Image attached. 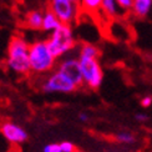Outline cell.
<instances>
[{"label":"cell","mask_w":152,"mask_h":152,"mask_svg":"<svg viewBox=\"0 0 152 152\" xmlns=\"http://www.w3.org/2000/svg\"><path fill=\"white\" fill-rule=\"evenodd\" d=\"M81 6L87 11H97L101 8L102 0H80Z\"/></svg>","instance_id":"5bb4252c"},{"label":"cell","mask_w":152,"mask_h":152,"mask_svg":"<svg viewBox=\"0 0 152 152\" xmlns=\"http://www.w3.org/2000/svg\"><path fill=\"white\" fill-rule=\"evenodd\" d=\"M117 3L116 0H102L101 4V9L107 16H115L117 14Z\"/></svg>","instance_id":"4fadbf2b"},{"label":"cell","mask_w":152,"mask_h":152,"mask_svg":"<svg viewBox=\"0 0 152 152\" xmlns=\"http://www.w3.org/2000/svg\"><path fill=\"white\" fill-rule=\"evenodd\" d=\"M44 152H62L60 148V145L58 143H50L44 147Z\"/></svg>","instance_id":"ac0fdd59"},{"label":"cell","mask_w":152,"mask_h":152,"mask_svg":"<svg viewBox=\"0 0 152 152\" xmlns=\"http://www.w3.org/2000/svg\"><path fill=\"white\" fill-rule=\"evenodd\" d=\"M141 105L142 107H150L152 105V97L151 96H146L141 100Z\"/></svg>","instance_id":"d6986e66"},{"label":"cell","mask_w":152,"mask_h":152,"mask_svg":"<svg viewBox=\"0 0 152 152\" xmlns=\"http://www.w3.org/2000/svg\"><path fill=\"white\" fill-rule=\"evenodd\" d=\"M152 8V0H134L132 11L138 18H145Z\"/></svg>","instance_id":"30bf717a"},{"label":"cell","mask_w":152,"mask_h":152,"mask_svg":"<svg viewBox=\"0 0 152 152\" xmlns=\"http://www.w3.org/2000/svg\"><path fill=\"white\" fill-rule=\"evenodd\" d=\"M49 10H51L64 25H70L77 16V4L70 0H49Z\"/></svg>","instance_id":"5b68a950"},{"label":"cell","mask_w":152,"mask_h":152,"mask_svg":"<svg viewBox=\"0 0 152 152\" xmlns=\"http://www.w3.org/2000/svg\"><path fill=\"white\" fill-rule=\"evenodd\" d=\"M79 118L81 120V121H87V120H88V116L86 115V113H80V115H79Z\"/></svg>","instance_id":"44dd1931"},{"label":"cell","mask_w":152,"mask_h":152,"mask_svg":"<svg viewBox=\"0 0 152 152\" xmlns=\"http://www.w3.org/2000/svg\"><path fill=\"white\" fill-rule=\"evenodd\" d=\"M116 140L121 143H134L135 136L130 134V132H120V134L116 135Z\"/></svg>","instance_id":"9a60e30c"},{"label":"cell","mask_w":152,"mask_h":152,"mask_svg":"<svg viewBox=\"0 0 152 152\" xmlns=\"http://www.w3.org/2000/svg\"><path fill=\"white\" fill-rule=\"evenodd\" d=\"M60 148L62 152H76V147L75 145L69 142V141H64L60 143Z\"/></svg>","instance_id":"2e32d148"},{"label":"cell","mask_w":152,"mask_h":152,"mask_svg":"<svg viewBox=\"0 0 152 152\" xmlns=\"http://www.w3.org/2000/svg\"><path fill=\"white\" fill-rule=\"evenodd\" d=\"M30 67L35 74H45L53 70L55 65V56L48 48L46 41H35L29 49Z\"/></svg>","instance_id":"7a4b0ae2"},{"label":"cell","mask_w":152,"mask_h":152,"mask_svg":"<svg viewBox=\"0 0 152 152\" xmlns=\"http://www.w3.org/2000/svg\"><path fill=\"white\" fill-rule=\"evenodd\" d=\"M30 45L20 36H12L8 46V60L6 64L11 71L19 75L28 74L30 67V58H29Z\"/></svg>","instance_id":"6da1fadb"},{"label":"cell","mask_w":152,"mask_h":152,"mask_svg":"<svg viewBox=\"0 0 152 152\" xmlns=\"http://www.w3.org/2000/svg\"><path fill=\"white\" fill-rule=\"evenodd\" d=\"M59 71H61L67 79H70L77 86V88L84 85V79H82V72H81V66L79 60L67 59L65 61H62L59 66Z\"/></svg>","instance_id":"52a82bcc"},{"label":"cell","mask_w":152,"mask_h":152,"mask_svg":"<svg viewBox=\"0 0 152 152\" xmlns=\"http://www.w3.org/2000/svg\"><path fill=\"white\" fill-rule=\"evenodd\" d=\"M3 136L11 143H23L28 140V134L23 127L12 122H3L0 125Z\"/></svg>","instance_id":"ba28073f"},{"label":"cell","mask_w":152,"mask_h":152,"mask_svg":"<svg viewBox=\"0 0 152 152\" xmlns=\"http://www.w3.org/2000/svg\"><path fill=\"white\" fill-rule=\"evenodd\" d=\"M100 50L92 45V44H84L80 50V58H90V59H99Z\"/></svg>","instance_id":"7c38bea8"},{"label":"cell","mask_w":152,"mask_h":152,"mask_svg":"<svg viewBox=\"0 0 152 152\" xmlns=\"http://www.w3.org/2000/svg\"><path fill=\"white\" fill-rule=\"evenodd\" d=\"M42 20H44V14L41 11H31L26 16V24L30 29L33 30H39L42 29Z\"/></svg>","instance_id":"8fae6325"},{"label":"cell","mask_w":152,"mask_h":152,"mask_svg":"<svg viewBox=\"0 0 152 152\" xmlns=\"http://www.w3.org/2000/svg\"><path fill=\"white\" fill-rule=\"evenodd\" d=\"M135 118L137 120V121L143 122V121H146V120H147L148 117H147V115H145V113H137V115L135 116Z\"/></svg>","instance_id":"ffe728a7"},{"label":"cell","mask_w":152,"mask_h":152,"mask_svg":"<svg viewBox=\"0 0 152 152\" xmlns=\"http://www.w3.org/2000/svg\"><path fill=\"white\" fill-rule=\"evenodd\" d=\"M80 66H81V72H82V79H84V84L96 90L102 84L104 79V72L101 65L99 64L97 59H90V58H79Z\"/></svg>","instance_id":"277c9868"},{"label":"cell","mask_w":152,"mask_h":152,"mask_svg":"<svg viewBox=\"0 0 152 152\" xmlns=\"http://www.w3.org/2000/svg\"><path fill=\"white\" fill-rule=\"evenodd\" d=\"M48 48L55 58H60L65 53L70 51L75 46V39L70 25L62 24L59 29L53 31L51 36L46 40Z\"/></svg>","instance_id":"3957f363"},{"label":"cell","mask_w":152,"mask_h":152,"mask_svg":"<svg viewBox=\"0 0 152 152\" xmlns=\"http://www.w3.org/2000/svg\"><path fill=\"white\" fill-rule=\"evenodd\" d=\"M116 3L124 10L132 9V6H134V0H116Z\"/></svg>","instance_id":"e0dca14e"},{"label":"cell","mask_w":152,"mask_h":152,"mask_svg":"<svg viewBox=\"0 0 152 152\" xmlns=\"http://www.w3.org/2000/svg\"><path fill=\"white\" fill-rule=\"evenodd\" d=\"M61 21L58 19L54 12L51 10H46L44 12V20H42V30L45 31H55L56 29H59L61 26Z\"/></svg>","instance_id":"9c48e42d"},{"label":"cell","mask_w":152,"mask_h":152,"mask_svg":"<svg viewBox=\"0 0 152 152\" xmlns=\"http://www.w3.org/2000/svg\"><path fill=\"white\" fill-rule=\"evenodd\" d=\"M70 1H72V3H75V4H79V0H70Z\"/></svg>","instance_id":"7402d4cb"},{"label":"cell","mask_w":152,"mask_h":152,"mask_svg":"<svg viewBox=\"0 0 152 152\" xmlns=\"http://www.w3.org/2000/svg\"><path fill=\"white\" fill-rule=\"evenodd\" d=\"M41 88H42V91H45V92L69 94V92H74L76 88H77V86H76L70 79H67L61 71L58 70L50 75L49 77L42 82Z\"/></svg>","instance_id":"8992f818"}]
</instances>
